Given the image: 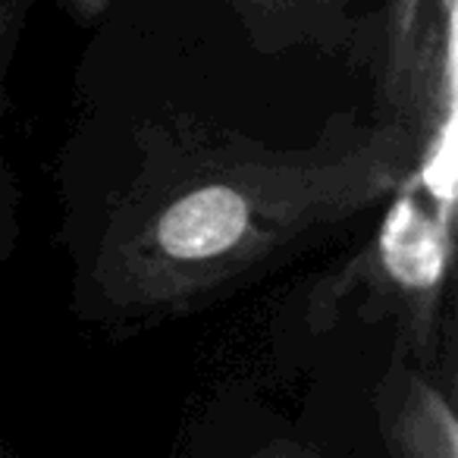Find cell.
Returning a JSON list of instances; mask_svg holds the SVG:
<instances>
[{
    "label": "cell",
    "mask_w": 458,
    "mask_h": 458,
    "mask_svg": "<svg viewBox=\"0 0 458 458\" xmlns=\"http://www.w3.org/2000/svg\"><path fill=\"white\" fill-rule=\"evenodd\" d=\"M411 166L405 123L352 114L299 148L220 135L151 154L104 223L85 305L123 327L201 311L386 204Z\"/></svg>",
    "instance_id": "6da1fadb"
},
{
    "label": "cell",
    "mask_w": 458,
    "mask_h": 458,
    "mask_svg": "<svg viewBox=\"0 0 458 458\" xmlns=\"http://www.w3.org/2000/svg\"><path fill=\"white\" fill-rule=\"evenodd\" d=\"M380 439L395 458H455L458 424L452 386L437 380L433 364L395 352L377 389Z\"/></svg>",
    "instance_id": "7a4b0ae2"
},
{
    "label": "cell",
    "mask_w": 458,
    "mask_h": 458,
    "mask_svg": "<svg viewBox=\"0 0 458 458\" xmlns=\"http://www.w3.org/2000/svg\"><path fill=\"white\" fill-rule=\"evenodd\" d=\"M226 7L267 57L295 47L333 54L352 38L349 0H226Z\"/></svg>",
    "instance_id": "3957f363"
},
{
    "label": "cell",
    "mask_w": 458,
    "mask_h": 458,
    "mask_svg": "<svg viewBox=\"0 0 458 458\" xmlns=\"http://www.w3.org/2000/svg\"><path fill=\"white\" fill-rule=\"evenodd\" d=\"M38 0H0V120L7 114L10 72Z\"/></svg>",
    "instance_id": "277c9868"
},
{
    "label": "cell",
    "mask_w": 458,
    "mask_h": 458,
    "mask_svg": "<svg viewBox=\"0 0 458 458\" xmlns=\"http://www.w3.org/2000/svg\"><path fill=\"white\" fill-rule=\"evenodd\" d=\"M64 4L76 22H95L98 16H104L114 7V0H64Z\"/></svg>",
    "instance_id": "5b68a950"
}]
</instances>
